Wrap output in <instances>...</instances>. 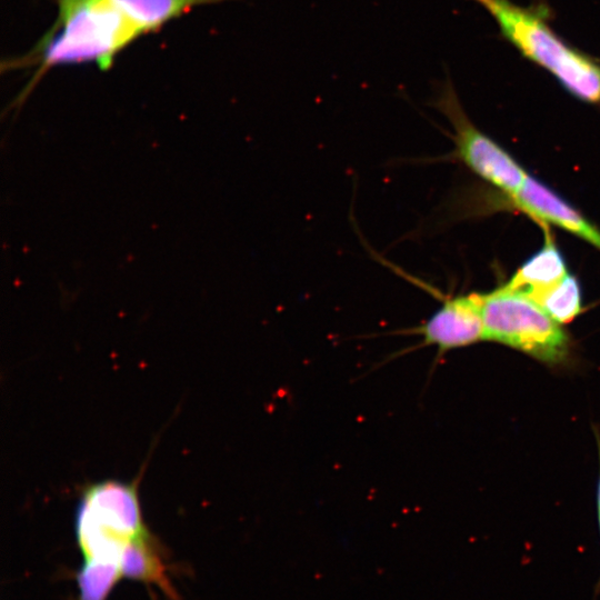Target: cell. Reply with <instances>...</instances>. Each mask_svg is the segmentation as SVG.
Returning a JSON list of instances; mask_svg holds the SVG:
<instances>
[{"mask_svg":"<svg viewBox=\"0 0 600 600\" xmlns=\"http://www.w3.org/2000/svg\"><path fill=\"white\" fill-rule=\"evenodd\" d=\"M568 273L561 252L552 241L547 240L543 247L516 271L506 286L532 297L558 283Z\"/></svg>","mask_w":600,"mask_h":600,"instance_id":"obj_9","label":"cell"},{"mask_svg":"<svg viewBox=\"0 0 600 600\" xmlns=\"http://www.w3.org/2000/svg\"><path fill=\"white\" fill-rule=\"evenodd\" d=\"M121 576L118 562L86 559L77 573L79 600H107Z\"/></svg>","mask_w":600,"mask_h":600,"instance_id":"obj_12","label":"cell"},{"mask_svg":"<svg viewBox=\"0 0 600 600\" xmlns=\"http://www.w3.org/2000/svg\"><path fill=\"white\" fill-rule=\"evenodd\" d=\"M76 532L86 559L119 563L126 546L147 533L136 489L119 481L91 486L78 507Z\"/></svg>","mask_w":600,"mask_h":600,"instance_id":"obj_4","label":"cell"},{"mask_svg":"<svg viewBox=\"0 0 600 600\" xmlns=\"http://www.w3.org/2000/svg\"><path fill=\"white\" fill-rule=\"evenodd\" d=\"M431 106L443 113L454 129L452 156L510 198L516 196L528 173L503 148L470 122L450 78L442 83Z\"/></svg>","mask_w":600,"mask_h":600,"instance_id":"obj_5","label":"cell"},{"mask_svg":"<svg viewBox=\"0 0 600 600\" xmlns=\"http://www.w3.org/2000/svg\"><path fill=\"white\" fill-rule=\"evenodd\" d=\"M483 339L496 341L540 361L557 363L568 354L569 338L524 292L502 286L482 293Z\"/></svg>","mask_w":600,"mask_h":600,"instance_id":"obj_3","label":"cell"},{"mask_svg":"<svg viewBox=\"0 0 600 600\" xmlns=\"http://www.w3.org/2000/svg\"><path fill=\"white\" fill-rule=\"evenodd\" d=\"M511 199L536 220L558 227L600 250V230L534 177L527 174L520 190Z\"/></svg>","mask_w":600,"mask_h":600,"instance_id":"obj_7","label":"cell"},{"mask_svg":"<svg viewBox=\"0 0 600 600\" xmlns=\"http://www.w3.org/2000/svg\"><path fill=\"white\" fill-rule=\"evenodd\" d=\"M131 19L148 34L193 8L223 0H116Z\"/></svg>","mask_w":600,"mask_h":600,"instance_id":"obj_10","label":"cell"},{"mask_svg":"<svg viewBox=\"0 0 600 600\" xmlns=\"http://www.w3.org/2000/svg\"><path fill=\"white\" fill-rule=\"evenodd\" d=\"M497 22L519 53L551 73L573 97L600 102V63L564 42L548 23L544 9L510 0H473Z\"/></svg>","mask_w":600,"mask_h":600,"instance_id":"obj_2","label":"cell"},{"mask_svg":"<svg viewBox=\"0 0 600 600\" xmlns=\"http://www.w3.org/2000/svg\"><path fill=\"white\" fill-rule=\"evenodd\" d=\"M121 574L159 587L170 600H179L160 557L148 533L131 540L120 558Z\"/></svg>","mask_w":600,"mask_h":600,"instance_id":"obj_8","label":"cell"},{"mask_svg":"<svg viewBox=\"0 0 600 600\" xmlns=\"http://www.w3.org/2000/svg\"><path fill=\"white\" fill-rule=\"evenodd\" d=\"M598 516H599V527H600V486H599V498H598Z\"/></svg>","mask_w":600,"mask_h":600,"instance_id":"obj_13","label":"cell"},{"mask_svg":"<svg viewBox=\"0 0 600 600\" xmlns=\"http://www.w3.org/2000/svg\"><path fill=\"white\" fill-rule=\"evenodd\" d=\"M482 293L443 298L442 304L421 324L398 330L422 339L413 349L436 347L438 354L470 346L483 339Z\"/></svg>","mask_w":600,"mask_h":600,"instance_id":"obj_6","label":"cell"},{"mask_svg":"<svg viewBox=\"0 0 600 600\" xmlns=\"http://www.w3.org/2000/svg\"><path fill=\"white\" fill-rule=\"evenodd\" d=\"M53 26L27 54L11 60L8 69L37 64L31 86L49 69L94 63L108 70L116 57L138 38L140 27L116 0H56Z\"/></svg>","mask_w":600,"mask_h":600,"instance_id":"obj_1","label":"cell"},{"mask_svg":"<svg viewBox=\"0 0 600 600\" xmlns=\"http://www.w3.org/2000/svg\"><path fill=\"white\" fill-rule=\"evenodd\" d=\"M530 298L561 324L572 321L581 311L580 284L570 273L558 283Z\"/></svg>","mask_w":600,"mask_h":600,"instance_id":"obj_11","label":"cell"}]
</instances>
